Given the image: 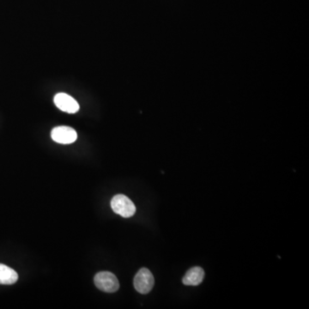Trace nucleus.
Segmentation results:
<instances>
[{"instance_id":"f257e3e1","label":"nucleus","mask_w":309,"mask_h":309,"mask_svg":"<svg viewBox=\"0 0 309 309\" xmlns=\"http://www.w3.org/2000/svg\"><path fill=\"white\" fill-rule=\"evenodd\" d=\"M111 207L119 216L128 218L134 216L136 212V206L127 196L118 194L111 200Z\"/></svg>"},{"instance_id":"39448f33","label":"nucleus","mask_w":309,"mask_h":309,"mask_svg":"<svg viewBox=\"0 0 309 309\" xmlns=\"http://www.w3.org/2000/svg\"><path fill=\"white\" fill-rule=\"evenodd\" d=\"M54 104L59 109L68 113V114H76L79 110L78 102L74 99L73 97L65 93H59L54 97Z\"/></svg>"},{"instance_id":"f03ea898","label":"nucleus","mask_w":309,"mask_h":309,"mask_svg":"<svg viewBox=\"0 0 309 309\" xmlns=\"http://www.w3.org/2000/svg\"><path fill=\"white\" fill-rule=\"evenodd\" d=\"M96 286L104 292L114 293L119 289V283L116 276L109 272H101L95 277Z\"/></svg>"},{"instance_id":"423d86ee","label":"nucleus","mask_w":309,"mask_h":309,"mask_svg":"<svg viewBox=\"0 0 309 309\" xmlns=\"http://www.w3.org/2000/svg\"><path fill=\"white\" fill-rule=\"evenodd\" d=\"M204 272L201 267H193L192 269L189 270L186 273V275H185L184 278L182 279V283L185 285L197 286V285L201 284L203 280H204Z\"/></svg>"},{"instance_id":"0eeeda50","label":"nucleus","mask_w":309,"mask_h":309,"mask_svg":"<svg viewBox=\"0 0 309 309\" xmlns=\"http://www.w3.org/2000/svg\"><path fill=\"white\" fill-rule=\"evenodd\" d=\"M18 280V274L11 267L6 264H0V284L11 285L17 283Z\"/></svg>"},{"instance_id":"20e7f679","label":"nucleus","mask_w":309,"mask_h":309,"mask_svg":"<svg viewBox=\"0 0 309 309\" xmlns=\"http://www.w3.org/2000/svg\"><path fill=\"white\" fill-rule=\"evenodd\" d=\"M51 137L54 142L61 145H70L77 140V134L73 128L58 126L52 130Z\"/></svg>"},{"instance_id":"7ed1b4c3","label":"nucleus","mask_w":309,"mask_h":309,"mask_svg":"<svg viewBox=\"0 0 309 309\" xmlns=\"http://www.w3.org/2000/svg\"><path fill=\"white\" fill-rule=\"evenodd\" d=\"M155 279L150 270L142 268L139 270L134 278V284L138 292L143 295L151 292L153 289Z\"/></svg>"}]
</instances>
